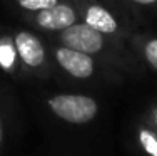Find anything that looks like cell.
<instances>
[{
  "instance_id": "6da1fadb",
  "label": "cell",
  "mask_w": 157,
  "mask_h": 156,
  "mask_svg": "<svg viewBox=\"0 0 157 156\" xmlns=\"http://www.w3.org/2000/svg\"><path fill=\"white\" fill-rule=\"evenodd\" d=\"M47 104L59 119L70 124H87L97 116L99 111L95 99L84 94H55Z\"/></svg>"
},
{
  "instance_id": "7a4b0ae2",
  "label": "cell",
  "mask_w": 157,
  "mask_h": 156,
  "mask_svg": "<svg viewBox=\"0 0 157 156\" xmlns=\"http://www.w3.org/2000/svg\"><path fill=\"white\" fill-rule=\"evenodd\" d=\"M59 42L60 46L70 47V49H75L89 55H99L105 49V35L97 32L95 29H92L84 22H77L67 27L65 30H60Z\"/></svg>"
},
{
  "instance_id": "3957f363",
  "label": "cell",
  "mask_w": 157,
  "mask_h": 156,
  "mask_svg": "<svg viewBox=\"0 0 157 156\" xmlns=\"http://www.w3.org/2000/svg\"><path fill=\"white\" fill-rule=\"evenodd\" d=\"M55 61L69 76L75 79H90L95 74V59L94 55L84 54L75 49H70L65 46L55 47Z\"/></svg>"
},
{
  "instance_id": "277c9868",
  "label": "cell",
  "mask_w": 157,
  "mask_h": 156,
  "mask_svg": "<svg viewBox=\"0 0 157 156\" xmlns=\"http://www.w3.org/2000/svg\"><path fill=\"white\" fill-rule=\"evenodd\" d=\"M33 24L39 29H44L48 32H60L70 25L77 24V10L70 3L59 2L50 9L35 12Z\"/></svg>"
},
{
  "instance_id": "5b68a950",
  "label": "cell",
  "mask_w": 157,
  "mask_h": 156,
  "mask_svg": "<svg viewBox=\"0 0 157 156\" xmlns=\"http://www.w3.org/2000/svg\"><path fill=\"white\" fill-rule=\"evenodd\" d=\"M13 46H15L17 55L24 66L30 69H39L45 64V49L39 40V37H35L30 32H17L13 37Z\"/></svg>"
},
{
  "instance_id": "8992f818",
  "label": "cell",
  "mask_w": 157,
  "mask_h": 156,
  "mask_svg": "<svg viewBox=\"0 0 157 156\" xmlns=\"http://www.w3.org/2000/svg\"><path fill=\"white\" fill-rule=\"evenodd\" d=\"M82 18H84V24L90 25L92 29H95L97 32L104 34L105 37L117 35L121 30V25H119L117 18L114 17V14L107 7L95 2H90L85 5L84 12H82Z\"/></svg>"
},
{
  "instance_id": "52a82bcc",
  "label": "cell",
  "mask_w": 157,
  "mask_h": 156,
  "mask_svg": "<svg viewBox=\"0 0 157 156\" xmlns=\"http://www.w3.org/2000/svg\"><path fill=\"white\" fill-rule=\"evenodd\" d=\"M18 7L27 12H40L54 7L55 3H59V0H17Z\"/></svg>"
},
{
  "instance_id": "ba28073f",
  "label": "cell",
  "mask_w": 157,
  "mask_h": 156,
  "mask_svg": "<svg viewBox=\"0 0 157 156\" xmlns=\"http://www.w3.org/2000/svg\"><path fill=\"white\" fill-rule=\"evenodd\" d=\"M142 54H144L145 61L157 70V39H149L142 46Z\"/></svg>"
},
{
  "instance_id": "9c48e42d",
  "label": "cell",
  "mask_w": 157,
  "mask_h": 156,
  "mask_svg": "<svg viewBox=\"0 0 157 156\" xmlns=\"http://www.w3.org/2000/svg\"><path fill=\"white\" fill-rule=\"evenodd\" d=\"M129 2L136 3V5H140V7H152V5H157V0H129Z\"/></svg>"
},
{
  "instance_id": "30bf717a",
  "label": "cell",
  "mask_w": 157,
  "mask_h": 156,
  "mask_svg": "<svg viewBox=\"0 0 157 156\" xmlns=\"http://www.w3.org/2000/svg\"><path fill=\"white\" fill-rule=\"evenodd\" d=\"M152 121H154V124H155V128H157V107L152 111Z\"/></svg>"
},
{
  "instance_id": "8fae6325",
  "label": "cell",
  "mask_w": 157,
  "mask_h": 156,
  "mask_svg": "<svg viewBox=\"0 0 157 156\" xmlns=\"http://www.w3.org/2000/svg\"><path fill=\"white\" fill-rule=\"evenodd\" d=\"M2 138H3V129H2V118H0V146H2Z\"/></svg>"
}]
</instances>
